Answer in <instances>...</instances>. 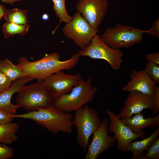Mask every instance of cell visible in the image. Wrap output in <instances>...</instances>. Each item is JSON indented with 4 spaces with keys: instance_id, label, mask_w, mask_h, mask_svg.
I'll list each match as a JSON object with an SVG mask.
<instances>
[{
    "instance_id": "7",
    "label": "cell",
    "mask_w": 159,
    "mask_h": 159,
    "mask_svg": "<svg viewBox=\"0 0 159 159\" xmlns=\"http://www.w3.org/2000/svg\"><path fill=\"white\" fill-rule=\"evenodd\" d=\"M62 31L66 37L72 39L81 49L89 46L97 33L99 32L98 29L91 26L77 12L74 14L72 20L66 23Z\"/></svg>"
},
{
    "instance_id": "32",
    "label": "cell",
    "mask_w": 159,
    "mask_h": 159,
    "mask_svg": "<svg viewBox=\"0 0 159 159\" xmlns=\"http://www.w3.org/2000/svg\"><path fill=\"white\" fill-rule=\"evenodd\" d=\"M23 0H1V2L10 5L14 4L16 2H20Z\"/></svg>"
},
{
    "instance_id": "20",
    "label": "cell",
    "mask_w": 159,
    "mask_h": 159,
    "mask_svg": "<svg viewBox=\"0 0 159 159\" xmlns=\"http://www.w3.org/2000/svg\"><path fill=\"white\" fill-rule=\"evenodd\" d=\"M28 11L18 8L6 9L4 17L6 22L18 24H28Z\"/></svg>"
},
{
    "instance_id": "13",
    "label": "cell",
    "mask_w": 159,
    "mask_h": 159,
    "mask_svg": "<svg viewBox=\"0 0 159 159\" xmlns=\"http://www.w3.org/2000/svg\"><path fill=\"white\" fill-rule=\"evenodd\" d=\"M129 92L123 107L117 115L120 118H128L141 112L145 109L149 108L152 110L153 97L136 91Z\"/></svg>"
},
{
    "instance_id": "11",
    "label": "cell",
    "mask_w": 159,
    "mask_h": 159,
    "mask_svg": "<svg viewBox=\"0 0 159 159\" xmlns=\"http://www.w3.org/2000/svg\"><path fill=\"white\" fill-rule=\"evenodd\" d=\"M109 123L108 117H104L102 120L100 126L93 134L92 140L88 145L84 159H96L115 145L116 140L114 135L108 134Z\"/></svg>"
},
{
    "instance_id": "4",
    "label": "cell",
    "mask_w": 159,
    "mask_h": 159,
    "mask_svg": "<svg viewBox=\"0 0 159 159\" xmlns=\"http://www.w3.org/2000/svg\"><path fill=\"white\" fill-rule=\"evenodd\" d=\"M75 112L72 122L76 128L77 143L85 153L90 136L100 127L102 121L97 111L86 105Z\"/></svg>"
},
{
    "instance_id": "28",
    "label": "cell",
    "mask_w": 159,
    "mask_h": 159,
    "mask_svg": "<svg viewBox=\"0 0 159 159\" xmlns=\"http://www.w3.org/2000/svg\"><path fill=\"white\" fill-rule=\"evenodd\" d=\"M153 113L156 115L159 111V87L156 86L153 101Z\"/></svg>"
},
{
    "instance_id": "9",
    "label": "cell",
    "mask_w": 159,
    "mask_h": 159,
    "mask_svg": "<svg viewBox=\"0 0 159 159\" xmlns=\"http://www.w3.org/2000/svg\"><path fill=\"white\" fill-rule=\"evenodd\" d=\"M105 111L110 120L108 132L114 134V138L117 141V148L122 153L126 152L129 144L132 141L138 138H145L143 130L135 133L118 117L117 115L108 109H105Z\"/></svg>"
},
{
    "instance_id": "29",
    "label": "cell",
    "mask_w": 159,
    "mask_h": 159,
    "mask_svg": "<svg viewBox=\"0 0 159 159\" xmlns=\"http://www.w3.org/2000/svg\"><path fill=\"white\" fill-rule=\"evenodd\" d=\"M14 118L13 114L0 109V125L11 122Z\"/></svg>"
},
{
    "instance_id": "25",
    "label": "cell",
    "mask_w": 159,
    "mask_h": 159,
    "mask_svg": "<svg viewBox=\"0 0 159 159\" xmlns=\"http://www.w3.org/2000/svg\"><path fill=\"white\" fill-rule=\"evenodd\" d=\"M0 143V159H8L14 155V148Z\"/></svg>"
},
{
    "instance_id": "10",
    "label": "cell",
    "mask_w": 159,
    "mask_h": 159,
    "mask_svg": "<svg viewBox=\"0 0 159 159\" xmlns=\"http://www.w3.org/2000/svg\"><path fill=\"white\" fill-rule=\"evenodd\" d=\"M82 75L66 74L61 70L57 72L42 81L54 99L69 92L72 88L82 80Z\"/></svg>"
},
{
    "instance_id": "31",
    "label": "cell",
    "mask_w": 159,
    "mask_h": 159,
    "mask_svg": "<svg viewBox=\"0 0 159 159\" xmlns=\"http://www.w3.org/2000/svg\"><path fill=\"white\" fill-rule=\"evenodd\" d=\"M6 9L3 5L0 4V20L4 17Z\"/></svg>"
},
{
    "instance_id": "24",
    "label": "cell",
    "mask_w": 159,
    "mask_h": 159,
    "mask_svg": "<svg viewBox=\"0 0 159 159\" xmlns=\"http://www.w3.org/2000/svg\"><path fill=\"white\" fill-rule=\"evenodd\" d=\"M146 73L156 83H159V64L147 62L145 70Z\"/></svg>"
},
{
    "instance_id": "14",
    "label": "cell",
    "mask_w": 159,
    "mask_h": 159,
    "mask_svg": "<svg viewBox=\"0 0 159 159\" xmlns=\"http://www.w3.org/2000/svg\"><path fill=\"white\" fill-rule=\"evenodd\" d=\"M156 86L145 70L137 71L133 69L130 80L122 90L128 92L137 91L154 97Z\"/></svg>"
},
{
    "instance_id": "6",
    "label": "cell",
    "mask_w": 159,
    "mask_h": 159,
    "mask_svg": "<svg viewBox=\"0 0 159 159\" xmlns=\"http://www.w3.org/2000/svg\"><path fill=\"white\" fill-rule=\"evenodd\" d=\"M143 30L138 28L122 24L106 29L101 37L103 42L115 49L129 48L141 42Z\"/></svg>"
},
{
    "instance_id": "1",
    "label": "cell",
    "mask_w": 159,
    "mask_h": 159,
    "mask_svg": "<svg viewBox=\"0 0 159 159\" xmlns=\"http://www.w3.org/2000/svg\"><path fill=\"white\" fill-rule=\"evenodd\" d=\"M80 57L78 52L67 60L61 61L59 54L55 52L46 54L34 62L29 61L26 57H21L18 59V64L23 69L25 77L42 81L57 72L74 68L78 63Z\"/></svg>"
},
{
    "instance_id": "3",
    "label": "cell",
    "mask_w": 159,
    "mask_h": 159,
    "mask_svg": "<svg viewBox=\"0 0 159 159\" xmlns=\"http://www.w3.org/2000/svg\"><path fill=\"white\" fill-rule=\"evenodd\" d=\"M93 78L83 80L74 86L69 92L54 99L52 106L62 111L69 112L75 111L91 102L97 90L92 85Z\"/></svg>"
},
{
    "instance_id": "26",
    "label": "cell",
    "mask_w": 159,
    "mask_h": 159,
    "mask_svg": "<svg viewBox=\"0 0 159 159\" xmlns=\"http://www.w3.org/2000/svg\"><path fill=\"white\" fill-rule=\"evenodd\" d=\"M12 82L0 70V93L9 88L11 86Z\"/></svg>"
},
{
    "instance_id": "21",
    "label": "cell",
    "mask_w": 159,
    "mask_h": 159,
    "mask_svg": "<svg viewBox=\"0 0 159 159\" xmlns=\"http://www.w3.org/2000/svg\"><path fill=\"white\" fill-rule=\"evenodd\" d=\"M29 28L28 24H18L6 22L3 25L2 30L4 37L8 38L16 34L24 36L27 33Z\"/></svg>"
},
{
    "instance_id": "30",
    "label": "cell",
    "mask_w": 159,
    "mask_h": 159,
    "mask_svg": "<svg viewBox=\"0 0 159 159\" xmlns=\"http://www.w3.org/2000/svg\"><path fill=\"white\" fill-rule=\"evenodd\" d=\"M145 59L148 61L159 64V52L147 53L146 55Z\"/></svg>"
},
{
    "instance_id": "5",
    "label": "cell",
    "mask_w": 159,
    "mask_h": 159,
    "mask_svg": "<svg viewBox=\"0 0 159 159\" xmlns=\"http://www.w3.org/2000/svg\"><path fill=\"white\" fill-rule=\"evenodd\" d=\"M17 105L26 111H34L52 105L54 98L42 81L24 85L18 92Z\"/></svg>"
},
{
    "instance_id": "15",
    "label": "cell",
    "mask_w": 159,
    "mask_h": 159,
    "mask_svg": "<svg viewBox=\"0 0 159 159\" xmlns=\"http://www.w3.org/2000/svg\"><path fill=\"white\" fill-rule=\"evenodd\" d=\"M33 80L32 78L24 77L12 81L9 88L0 93V109L13 115L16 114L17 110L21 106L11 103L12 97L26 83Z\"/></svg>"
},
{
    "instance_id": "8",
    "label": "cell",
    "mask_w": 159,
    "mask_h": 159,
    "mask_svg": "<svg viewBox=\"0 0 159 159\" xmlns=\"http://www.w3.org/2000/svg\"><path fill=\"white\" fill-rule=\"evenodd\" d=\"M80 56L88 57L92 59H102L107 61L112 69L117 70L120 67L123 55L122 51L115 49L105 44L101 37L96 34L90 44L78 52Z\"/></svg>"
},
{
    "instance_id": "23",
    "label": "cell",
    "mask_w": 159,
    "mask_h": 159,
    "mask_svg": "<svg viewBox=\"0 0 159 159\" xmlns=\"http://www.w3.org/2000/svg\"><path fill=\"white\" fill-rule=\"evenodd\" d=\"M143 154L142 159H159V138H157L152 143Z\"/></svg>"
},
{
    "instance_id": "33",
    "label": "cell",
    "mask_w": 159,
    "mask_h": 159,
    "mask_svg": "<svg viewBox=\"0 0 159 159\" xmlns=\"http://www.w3.org/2000/svg\"><path fill=\"white\" fill-rule=\"evenodd\" d=\"M42 18L44 20H47L49 19V16L47 14H44L42 16Z\"/></svg>"
},
{
    "instance_id": "19",
    "label": "cell",
    "mask_w": 159,
    "mask_h": 159,
    "mask_svg": "<svg viewBox=\"0 0 159 159\" xmlns=\"http://www.w3.org/2000/svg\"><path fill=\"white\" fill-rule=\"evenodd\" d=\"M0 70L12 81L25 77L21 68L18 64L14 65L7 58L0 60Z\"/></svg>"
},
{
    "instance_id": "27",
    "label": "cell",
    "mask_w": 159,
    "mask_h": 159,
    "mask_svg": "<svg viewBox=\"0 0 159 159\" xmlns=\"http://www.w3.org/2000/svg\"><path fill=\"white\" fill-rule=\"evenodd\" d=\"M143 33H146L153 37L159 38V19H157L154 22L152 27L148 30H143Z\"/></svg>"
},
{
    "instance_id": "16",
    "label": "cell",
    "mask_w": 159,
    "mask_h": 159,
    "mask_svg": "<svg viewBox=\"0 0 159 159\" xmlns=\"http://www.w3.org/2000/svg\"><path fill=\"white\" fill-rule=\"evenodd\" d=\"M144 112H140L128 118L121 119L134 132L138 133L148 127L153 128L159 126V114L153 117L145 118Z\"/></svg>"
},
{
    "instance_id": "22",
    "label": "cell",
    "mask_w": 159,
    "mask_h": 159,
    "mask_svg": "<svg viewBox=\"0 0 159 159\" xmlns=\"http://www.w3.org/2000/svg\"><path fill=\"white\" fill-rule=\"evenodd\" d=\"M53 3L52 8L56 13L57 16L59 18V23L56 28L52 32L54 34L60 24L62 22L66 23L69 22L72 19L67 12L66 6V0H51Z\"/></svg>"
},
{
    "instance_id": "2",
    "label": "cell",
    "mask_w": 159,
    "mask_h": 159,
    "mask_svg": "<svg viewBox=\"0 0 159 159\" xmlns=\"http://www.w3.org/2000/svg\"><path fill=\"white\" fill-rule=\"evenodd\" d=\"M13 117L33 120L54 134L61 132L70 134L74 126L72 122L73 116L71 113L60 110L52 105L26 113L13 115Z\"/></svg>"
},
{
    "instance_id": "12",
    "label": "cell",
    "mask_w": 159,
    "mask_h": 159,
    "mask_svg": "<svg viewBox=\"0 0 159 159\" xmlns=\"http://www.w3.org/2000/svg\"><path fill=\"white\" fill-rule=\"evenodd\" d=\"M109 0H79L76 6L77 12L94 28L101 25L107 11Z\"/></svg>"
},
{
    "instance_id": "17",
    "label": "cell",
    "mask_w": 159,
    "mask_h": 159,
    "mask_svg": "<svg viewBox=\"0 0 159 159\" xmlns=\"http://www.w3.org/2000/svg\"><path fill=\"white\" fill-rule=\"evenodd\" d=\"M159 135V126L150 136L141 140L132 142L129 145L127 151L131 152L133 155L132 159H142L143 152Z\"/></svg>"
},
{
    "instance_id": "18",
    "label": "cell",
    "mask_w": 159,
    "mask_h": 159,
    "mask_svg": "<svg viewBox=\"0 0 159 159\" xmlns=\"http://www.w3.org/2000/svg\"><path fill=\"white\" fill-rule=\"evenodd\" d=\"M19 128V125L15 122H10L0 125V143L11 144L18 139L16 133Z\"/></svg>"
}]
</instances>
